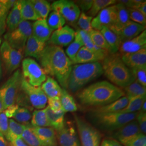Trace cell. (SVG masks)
Masks as SVG:
<instances>
[{
	"mask_svg": "<svg viewBox=\"0 0 146 146\" xmlns=\"http://www.w3.org/2000/svg\"><path fill=\"white\" fill-rule=\"evenodd\" d=\"M101 146H122L118 141L112 139H104L102 142Z\"/></svg>",
	"mask_w": 146,
	"mask_h": 146,
	"instance_id": "11a10c76",
	"label": "cell"
},
{
	"mask_svg": "<svg viewBox=\"0 0 146 146\" xmlns=\"http://www.w3.org/2000/svg\"><path fill=\"white\" fill-rule=\"evenodd\" d=\"M146 94L139 96L129 100L128 103L125 108L120 110L122 113H133L139 112L145 101H146Z\"/></svg>",
	"mask_w": 146,
	"mask_h": 146,
	"instance_id": "d590c367",
	"label": "cell"
},
{
	"mask_svg": "<svg viewBox=\"0 0 146 146\" xmlns=\"http://www.w3.org/2000/svg\"><path fill=\"white\" fill-rule=\"evenodd\" d=\"M141 133L140 129L136 120H133L117 130L114 137L120 144L126 146L127 143Z\"/></svg>",
	"mask_w": 146,
	"mask_h": 146,
	"instance_id": "5bb4252c",
	"label": "cell"
},
{
	"mask_svg": "<svg viewBox=\"0 0 146 146\" xmlns=\"http://www.w3.org/2000/svg\"><path fill=\"white\" fill-rule=\"evenodd\" d=\"M56 136L60 146H81L76 131L70 124L65 123L61 130L56 131Z\"/></svg>",
	"mask_w": 146,
	"mask_h": 146,
	"instance_id": "2e32d148",
	"label": "cell"
},
{
	"mask_svg": "<svg viewBox=\"0 0 146 146\" xmlns=\"http://www.w3.org/2000/svg\"><path fill=\"white\" fill-rule=\"evenodd\" d=\"M41 87L48 99L60 98L61 96L62 88L58 82L50 76L47 77L46 80L43 83Z\"/></svg>",
	"mask_w": 146,
	"mask_h": 146,
	"instance_id": "4316f807",
	"label": "cell"
},
{
	"mask_svg": "<svg viewBox=\"0 0 146 146\" xmlns=\"http://www.w3.org/2000/svg\"><path fill=\"white\" fill-rule=\"evenodd\" d=\"M104 74L100 62L76 64L72 66L67 89L72 93L78 92L86 84L99 78Z\"/></svg>",
	"mask_w": 146,
	"mask_h": 146,
	"instance_id": "277c9868",
	"label": "cell"
},
{
	"mask_svg": "<svg viewBox=\"0 0 146 146\" xmlns=\"http://www.w3.org/2000/svg\"><path fill=\"white\" fill-rule=\"evenodd\" d=\"M115 5L117 9V18L115 26L112 31L117 33L125 27L131 20L126 7L120 3H117Z\"/></svg>",
	"mask_w": 146,
	"mask_h": 146,
	"instance_id": "f1b7e54d",
	"label": "cell"
},
{
	"mask_svg": "<svg viewBox=\"0 0 146 146\" xmlns=\"http://www.w3.org/2000/svg\"><path fill=\"white\" fill-rule=\"evenodd\" d=\"M92 20L93 17L92 16L88 15L84 12H82L77 21V25L80 29L89 33L93 30L92 27Z\"/></svg>",
	"mask_w": 146,
	"mask_h": 146,
	"instance_id": "ee69618b",
	"label": "cell"
},
{
	"mask_svg": "<svg viewBox=\"0 0 146 146\" xmlns=\"http://www.w3.org/2000/svg\"><path fill=\"white\" fill-rule=\"evenodd\" d=\"M21 13L22 21L38 20L31 0H21Z\"/></svg>",
	"mask_w": 146,
	"mask_h": 146,
	"instance_id": "f546056e",
	"label": "cell"
},
{
	"mask_svg": "<svg viewBox=\"0 0 146 146\" xmlns=\"http://www.w3.org/2000/svg\"><path fill=\"white\" fill-rule=\"evenodd\" d=\"M32 25L29 21H22L14 30L5 34V41L13 48L23 52L28 39L32 35Z\"/></svg>",
	"mask_w": 146,
	"mask_h": 146,
	"instance_id": "52a82bcc",
	"label": "cell"
},
{
	"mask_svg": "<svg viewBox=\"0 0 146 146\" xmlns=\"http://www.w3.org/2000/svg\"><path fill=\"white\" fill-rule=\"evenodd\" d=\"M139 112L122 113H94L89 114L92 121L100 129L104 131H117L128 122L135 120Z\"/></svg>",
	"mask_w": 146,
	"mask_h": 146,
	"instance_id": "5b68a950",
	"label": "cell"
},
{
	"mask_svg": "<svg viewBox=\"0 0 146 146\" xmlns=\"http://www.w3.org/2000/svg\"><path fill=\"white\" fill-rule=\"evenodd\" d=\"M38 20H47L52 11L50 3L46 0H31Z\"/></svg>",
	"mask_w": 146,
	"mask_h": 146,
	"instance_id": "4dcf8cb0",
	"label": "cell"
},
{
	"mask_svg": "<svg viewBox=\"0 0 146 146\" xmlns=\"http://www.w3.org/2000/svg\"><path fill=\"white\" fill-rule=\"evenodd\" d=\"M46 113L50 127L53 128L56 132L61 130L66 123L64 120L65 113L62 111L58 113H55L48 106L46 107Z\"/></svg>",
	"mask_w": 146,
	"mask_h": 146,
	"instance_id": "83f0119b",
	"label": "cell"
},
{
	"mask_svg": "<svg viewBox=\"0 0 146 146\" xmlns=\"http://www.w3.org/2000/svg\"><path fill=\"white\" fill-rule=\"evenodd\" d=\"M145 30H146V27L131 21L125 27L116 33L119 35L121 43H122L137 36Z\"/></svg>",
	"mask_w": 146,
	"mask_h": 146,
	"instance_id": "44dd1931",
	"label": "cell"
},
{
	"mask_svg": "<svg viewBox=\"0 0 146 146\" xmlns=\"http://www.w3.org/2000/svg\"><path fill=\"white\" fill-rule=\"evenodd\" d=\"M146 48V31H142L137 36L121 43L119 51L122 55L128 53L135 52Z\"/></svg>",
	"mask_w": 146,
	"mask_h": 146,
	"instance_id": "e0dca14e",
	"label": "cell"
},
{
	"mask_svg": "<svg viewBox=\"0 0 146 146\" xmlns=\"http://www.w3.org/2000/svg\"><path fill=\"white\" fill-rule=\"evenodd\" d=\"M75 31L71 27L66 25L52 32L49 38L50 44L58 47H66L73 41Z\"/></svg>",
	"mask_w": 146,
	"mask_h": 146,
	"instance_id": "9a60e30c",
	"label": "cell"
},
{
	"mask_svg": "<svg viewBox=\"0 0 146 146\" xmlns=\"http://www.w3.org/2000/svg\"><path fill=\"white\" fill-rule=\"evenodd\" d=\"M88 34L91 40L96 47L107 50L110 53V46L107 44L104 39V37L100 31L93 29Z\"/></svg>",
	"mask_w": 146,
	"mask_h": 146,
	"instance_id": "b9f144b4",
	"label": "cell"
},
{
	"mask_svg": "<svg viewBox=\"0 0 146 146\" xmlns=\"http://www.w3.org/2000/svg\"><path fill=\"white\" fill-rule=\"evenodd\" d=\"M138 125L140 129L141 133L146 134V113L139 111L136 118Z\"/></svg>",
	"mask_w": 146,
	"mask_h": 146,
	"instance_id": "816d5d0a",
	"label": "cell"
},
{
	"mask_svg": "<svg viewBox=\"0 0 146 146\" xmlns=\"http://www.w3.org/2000/svg\"><path fill=\"white\" fill-rule=\"evenodd\" d=\"M128 98L124 96L110 104L104 106L96 107L91 110L92 113H110L120 111L125 108L128 103Z\"/></svg>",
	"mask_w": 146,
	"mask_h": 146,
	"instance_id": "cb8c5ba5",
	"label": "cell"
},
{
	"mask_svg": "<svg viewBox=\"0 0 146 146\" xmlns=\"http://www.w3.org/2000/svg\"><path fill=\"white\" fill-rule=\"evenodd\" d=\"M21 139L28 146H42L36 134L32 130L30 123L25 125Z\"/></svg>",
	"mask_w": 146,
	"mask_h": 146,
	"instance_id": "74e56055",
	"label": "cell"
},
{
	"mask_svg": "<svg viewBox=\"0 0 146 146\" xmlns=\"http://www.w3.org/2000/svg\"><path fill=\"white\" fill-rule=\"evenodd\" d=\"M74 117L81 146H100L101 134L99 131L81 117Z\"/></svg>",
	"mask_w": 146,
	"mask_h": 146,
	"instance_id": "9c48e42d",
	"label": "cell"
},
{
	"mask_svg": "<svg viewBox=\"0 0 146 146\" xmlns=\"http://www.w3.org/2000/svg\"><path fill=\"white\" fill-rule=\"evenodd\" d=\"M124 93L128 100L139 96L146 94V87L134 81L132 84L124 88Z\"/></svg>",
	"mask_w": 146,
	"mask_h": 146,
	"instance_id": "8d00e7d4",
	"label": "cell"
},
{
	"mask_svg": "<svg viewBox=\"0 0 146 146\" xmlns=\"http://www.w3.org/2000/svg\"><path fill=\"white\" fill-rule=\"evenodd\" d=\"M1 40L0 38V46H1Z\"/></svg>",
	"mask_w": 146,
	"mask_h": 146,
	"instance_id": "be15d7a7",
	"label": "cell"
},
{
	"mask_svg": "<svg viewBox=\"0 0 146 146\" xmlns=\"http://www.w3.org/2000/svg\"><path fill=\"white\" fill-rule=\"evenodd\" d=\"M52 10L58 12L69 23L77 22L81 14L80 9L74 2L68 0H58L51 5Z\"/></svg>",
	"mask_w": 146,
	"mask_h": 146,
	"instance_id": "7c38bea8",
	"label": "cell"
},
{
	"mask_svg": "<svg viewBox=\"0 0 146 146\" xmlns=\"http://www.w3.org/2000/svg\"><path fill=\"white\" fill-rule=\"evenodd\" d=\"M0 146H9L8 141L5 138L0 136Z\"/></svg>",
	"mask_w": 146,
	"mask_h": 146,
	"instance_id": "680465c9",
	"label": "cell"
},
{
	"mask_svg": "<svg viewBox=\"0 0 146 146\" xmlns=\"http://www.w3.org/2000/svg\"><path fill=\"white\" fill-rule=\"evenodd\" d=\"M60 99L63 111L64 113L75 112L78 110V106L74 98L66 89L62 88Z\"/></svg>",
	"mask_w": 146,
	"mask_h": 146,
	"instance_id": "1f68e13d",
	"label": "cell"
},
{
	"mask_svg": "<svg viewBox=\"0 0 146 146\" xmlns=\"http://www.w3.org/2000/svg\"><path fill=\"white\" fill-rule=\"evenodd\" d=\"M22 76L23 79L33 87L41 86L47 79V74L41 66L31 58L22 61Z\"/></svg>",
	"mask_w": 146,
	"mask_h": 146,
	"instance_id": "ba28073f",
	"label": "cell"
},
{
	"mask_svg": "<svg viewBox=\"0 0 146 146\" xmlns=\"http://www.w3.org/2000/svg\"></svg>",
	"mask_w": 146,
	"mask_h": 146,
	"instance_id": "e7e4bbea",
	"label": "cell"
},
{
	"mask_svg": "<svg viewBox=\"0 0 146 146\" xmlns=\"http://www.w3.org/2000/svg\"><path fill=\"white\" fill-rule=\"evenodd\" d=\"M21 90L26 96L30 104L37 110H42L46 108L48 98L42 90L41 86L35 87L22 80L21 86Z\"/></svg>",
	"mask_w": 146,
	"mask_h": 146,
	"instance_id": "8fae6325",
	"label": "cell"
},
{
	"mask_svg": "<svg viewBox=\"0 0 146 146\" xmlns=\"http://www.w3.org/2000/svg\"><path fill=\"white\" fill-rule=\"evenodd\" d=\"M37 60L46 74L56 78L63 88L67 89L73 63L61 47L46 46Z\"/></svg>",
	"mask_w": 146,
	"mask_h": 146,
	"instance_id": "6da1fadb",
	"label": "cell"
},
{
	"mask_svg": "<svg viewBox=\"0 0 146 146\" xmlns=\"http://www.w3.org/2000/svg\"><path fill=\"white\" fill-rule=\"evenodd\" d=\"M117 18L116 5H111L100 11L92 21L93 29L100 31L103 27L112 30L115 26Z\"/></svg>",
	"mask_w": 146,
	"mask_h": 146,
	"instance_id": "4fadbf2b",
	"label": "cell"
},
{
	"mask_svg": "<svg viewBox=\"0 0 146 146\" xmlns=\"http://www.w3.org/2000/svg\"><path fill=\"white\" fill-rule=\"evenodd\" d=\"M130 20L136 23L146 27V16L143 15L140 11L131 8H127Z\"/></svg>",
	"mask_w": 146,
	"mask_h": 146,
	"instance_id": "bcb514c9",
	"label": "cell"
},
{
	"mask_svg": "<svg viewBox=\"0 0 146 146\" xmlns=\"http://www.w3.org/2000/svg\"><path fill=\"white\" fill-rule=\"evenodd\" d=\"M52 32L47 20H38L32 25V35L41 42L46 43L48 41Z\"/></svg>",
	"mask_w": 146,
	"mask_h": 146,
	"instance_id": "7402d4cb",
	"label": "cell"
},
{
	"mask_svg": "<svg viewBox=\"0 0 146 146\" xmlns=\"http://www.w3.org/2000/svg\"><path fill=\"white\" fill-rule=\"evenodd\" d=\"M48 107L50 109L52 112L55 113H58L62 111V106L59 98H48Z\"/></svg>",
	"mask_w": 146,
	"mask_h": 146,
	"instance_id": "681fc988",
	"label": "cell"
},
{
	"mask_svg": "<svg viewBox=\"0 0 146 146\" xmlns=\"http://www.w3.org/2000/svg\"><path fill=\"white\" fill-rule=\"evenodd\" d=\"M42 146H58L56 132L51 127H37L31 125Z\"/></svg>",
	"mask_w": 146,
	"mask_h": 146,
	"instance_id": "d6986e66",
	"label": "cell"
},
{
	"mask_svg": "<svg viewBox=\"0 0 146 146\" xmlns=\"http://www.w3.org/2000/svg\"><path fill=\"white\" fill-rule=\"evenodd\" d=\"M101 64L106 77L120 88H125L135 81L131 69L125 66L121 55L117 52L110 53Z\"/></svg>",
	"mask_w": 146,
	"mask_h": 146,
	"instance_id": "3957f363",
	"label": "cell"
},
{
	"mask_svg": "<svg viewBox=\"0 0 146 146\" xmlns=\"http://www.w3.org/2000/svg\"><path fill=\"white\" fill-rule=\"evenodd\" d=\"M0 57L6 72L11 74L19 67L23 54L22 51L13 48L4 41L0 46Z\"/></svg>",
	"mask_w": 146,
	"mask_h": 146,
	"instance_id": "30bf717a",
	"label": "cell"
},
{
	"mask_svg": "<svg viewBox=\"0 0 146 146\" xmlns=\"http://www.w3.org/2000/svg\"><path fill=\"white\" fill-rule=\"evenodd\" d=\"M31 112L28 108L25 107H20L16 110L15 113L12 118L19 123L23 125L29 124L31 119Z\"/></svg>",
	"mask_w": 146,
	"mask_h": 146,
	"instance_id": "ab89813d",
	"label": "cell"
},
{
	"mask_svg": "<svg viewBox=\"0 0 146 146\" xmlns=\"http://www.w3.org/2000/svg\"><path fill=\"white\" fill-rule=\"evenodd\" d=\"M110 52H95L82 47L77 53L73 64H84L88 63L100 62L106 58Z\"/></svg>",
	"mask_w": 146,
	"mask_h": 146,
	"instance_id": "ac0fdd59",
	"label": "cell"
},
{
	"mask_svg": "<svg viewBox=\"0 0 146 146\" xmlns=\"http://www.w3.org/2000/svg\"><path fill=\"white\" fill-rule=\"evenodd\" d=\"M77 31H78L80 36L81 37V39H82V42L84 43V47L87 48L90 50L93 51L95 52H108L107 50L100 49L99 48L96 47L94 44V43L92 41V40H91L88 33L83 31H82L80 29H78Z\"/></svg>",
	"mask_w": 146,
	"mask_h": 146,
	"instance_id": "7bdbcfd3",
	"label": "cell"
},
{
	"mask_svg": "<svg viewBox=\"0 0 146 146\" xmlns=\"http://www.w3.org/2000/svg\"><path fill=\"white\" fill-rule=\"evenodd\" d=\"M131 70L135 80L146 87V67L133 68Z\"/></svg>",
	"mask_w": 146,
	"mask_h": 146,
	"instance_id": "f6af8a7d",
	"label": "cell"
},
{
	"mask_svg": "<svg viewBox=\"0 0 146 146\" xmlns=\"http://www.w3.org/2000/svg\"><path fill=\"white\" fill-rule=\"evenodd\" d=\"M116 2L117 1L115 0H93L92 6L88 11L87 15L93 17L97 15L100 11L108 7L114 5Z\"/></svg>",
	"mask_w": 146,
	"mask_h": 146,
	"instance_id": "f35d334b",
	"label": "cell"
},
{
	"mask_svg": "<svg viewBox=\"0 0 146 146\" xmlns=\"http://www.w3.org/2000/svg\"><path fill=\"white\" fill-rule=\"evenodd\" d=\"M3 2L6 5L7 8L9 11L12 9V8L15 5L17 1H13V0H3Z\"/></svg>",
	"mask_w": 146,
	"mask_h": 146,
	"instance_id": "6f0895ef",
	"label": "cell"
},
{
	"mask_svg": "<svg viewBox=\"0 0 146 146\" xmlns=\"http://www.w3.org/2000/svg\"><path fill=\"white\" fill-rule=\"evenodd\" d=\"M8 142L9 146H28L21 138H17L13 141Z\"/></svg>",
	"mask_w": 146,
	"mask_h": 146,
	"instance_id": "9f6ffc18",
	"label": "cell"
},
{
	"mask_svg": "<svg viewBox=\"0 0 146 146\" xmlns=\"http://www.w3.org/2000/svg\"><path fill=\"white\" fill-rule=\"evenodd\" d=\"M4 110H5V109H4L3 105L2 102V101H1V99H0V114H1L2 112H3Z\"/></svg>",
	"mask_w": 146,
	"mask_h": 146,
	"instance_id": "94428289",
	"label": "cell"
},
{
	"mask_svg": "<svg viewBox=\"0 0 146 146\" xmlns=\"http://www.w3.org/2000/svg\"><path fill=\"white\" fill-rule=\"evenodd\" d=\"M84 46V43L78 31H75L74 40L69 44L66 51V54L69 58V60L72 62L73 64L77 53L78 52L79 50Z\"/></svg>",
	"mask_w": 146,
	"mask_h": 146,
	"instance_id": "836d02e7",
	"label": "cell"
},
{
	"mask_svg": "<svg viewBox=\"0 0 146 146\" xmlns=\"http://www.w3.org/2000/svg\"><path fill=\"white\" fill-rule=\"evenodd\" d=\"M124 96L122 89L107 81L92 84L76 94L82 105L95 108L110 104Z\"/></svg>",
	"mask_w": 146,
	"mask_h": 146,
	"instance_id": "7a4b0ae2",
	"label": "cell"
},
{
	"mask_svg": "<svg viewBox=\"0 0 146 146\" xmlns=\"http://www.w3.org/2000/svg\"><path fill=\"white\" fill-rule=\"evenodd\" d=\"M46 47V43L41 42L31 35L29 37L25 47V56L33 57L38 59Z\"/></svg>",
	"mask_w": 146,
	"mask_h": 146,
	"instance_id": "603a6c76",
	"label": "cell"
},
{
	"mask_svg": "<svg viewBox=\"0 0 146 146\" xmlns=\"http://www.w3.org/2000/svg\"><path fill=\"white\" fill-rule=\"evenodd\" d=\"M146 136L145 134L140 133L136 136L130 142H129L126 146H146Z\"/></svg>",
	"mask_w": 146,
	"mask_h": 146,
	"instance_id": "f907efd6",
	"label": "cell"
},
{
	"mask_svg": "<svg viewBox=\"0 0 146 146\" xmlns=\"http://www.w3.org/2000/svg\"><path fill=\"white\" fill-rule=\"evenodd\" d=\"M2 76V68H1V60H0V78Z\"/></svg>",
	"mask_w": 146,
	"mask_h": 146,
	"instance_id": "6125c7cd",
	"label": "cell"
},
{
	"mask_svg": "<svg viewBox=\"0 0 146 146\" xmlns=\"http://www.w3.org/2000/svg\"><path fill=\"white\" fill-rule=\"evenodd\" d=\"M19 107V106L18 104H15L12 105L10 107L6 108L4 112L5 113V115L8 118H12L13 116L15 113L16 110H17V108Z\"/></svg>",
	"mask_w": 146,
	"mask_h": 146,
	"instance_id": "db71d44e",
	"label": "cell"
},
{
	"mask_svg": "<svg viewBox=\"0 0 146 146\" xmlns=\"http://www.w3.org/2000/svg\"><path fill=\"white\" fill-rule=\"evenodd\" d=\"M22 80L23 76L20 70H16L0 87V99L5 110L16 104L17 96L21 90Z\"/></svg>",
	"mask_w": 146,
	"mask_h": 146,
	"instance_id": "8992f818",
	"label": "cell"
},
{
	"mask_svg": "<svg viewBox=\"0 0 146 146\" xmlns=\"http://www.w3.org/2000/svg\"><path fill=\"white\" fill-rule=\"evenodd\" d=\"M31 125L37 127H50L47 118L46 107L34 110L31 119Z\"/></svg>",
	"mask_w": 146,
	"mask_h": 146,
	"instance_id": "e575fe53",
	"label": "cell"
},
{
	"mask_svg": "<svg viewBox=\"0 0 146 146\" xmlns=\"http://www.w3.org/2000/svg\"><path fill=\"white\" fill-rule=\"evenodd\" d=\"M21 0L17 1L15 5L9 12L6 20V26L9 31H13L18 26L22 19L21 17Z\"/></svg>",
	"mask_w": 146,
	"mask_h": 146,
	"instance_id": "d4e9b609",
	"label": "cell"
},
{
	"mask_svg": "<svg viewBox=\"0 0 146 146\" xmlns=\"http://www.w3.org/2000/svg\"><path fill=\"white\" fill-rule=\"evenodd\" d=\"M9 11L3 0H0V35H2L6 29V20Z\"/></svg>",
	"mask_w": 146,
	"mask_h": 146,
	"instance_id": "7dc6e473",
	"label": "cell"
},
{
	"mask_svg": "<svg viewBox=\"0 0 146 146\" xmlns=\"http://www.w3.org/2000/svg\"><path fill=\"white\" fill-rule=\"evenodd\" d=\"M100 31L102 33L105 40L110 46V54L117 52L121 44L119 35L115 32L106 27H103Z\"/></svg>",
	"mask_w": 146,
	"mask_h": 146,
	"instance_id": "484cf974",
	"label": "cell"
},
{
	"mask_svg": "<svg viewBox=\"0 0 146 146\" xmlns=\"http://www.w3.org/2000/svg\"><path fill=\"white\" fill-rule=\"evenodd\" d=\"M125 66L131 69L146 67V48L138 52L121 55Z\"/></svg>",
	"mask_w": 146,
	"mask_h": 146,
	"instance_id": "ffe728a7",
	"label": "cell"
},
{
	"mask_svg": "<svg viewBox=\"0 0 146 146\" xmlns=\"http://www.w3.org/2000/svg\"><path fill=\"white\" fill-rule=\"evenodd\" d=\"M8 125L9 120L3 111L0 114V136L5 139L8 131Z\"/></svg>",
	"mask_w": 146,
	"mask_h": 146,
	"instance_id": "c3c4849f",
	"label": "cell"
},
{
	"mask_svg": "<svg viewBox=\"0 0 146 146\" xmlns=\"http://www.w3.org/2000/svg\"><path fill=\"white\" fill-rule=\"evenodd\" d=\"M47 23L52 31L64 26L66 20L58 12L52 11L48 16Z\"/></svg>",
	"mask_w": 146,
	"mask_h": 146,
	"instance_id": "60d3db41",
	"label": "cell"
},
{
	"mask_svg": "<svg viewBox=\"0 0 146 146\" xmlns=\"http://www.w3.org/2000/svg\"><path fill=\"white\" fill-rule=\"evenodd\" d=\"M25 125L18 123L14 119L9 120L8 131L5 140L8 142H11L17 138H21Z\"/></svg>",
	"mask_w": 146,
	"mask_h": 146,
	"instance_id": "d6a6232c",
	"label": "cell"
},
{
	"mask_svg": "<svg viewBox=\"0 0 146 146\" xmlns=\"http://www.w3.org/2000/svg\"><path fill=\"white\" fill-rule=\"evenodd\" d=\"M93 0H81L75 1L74 3L77 5L79 9L84 11H88L93 5Z\"/></svg>",
	"mask_w": 146,
	"mask_h": 146,
	"instance_id": "f5cc1de1",
	"label": "cell"
},
{
	"mask_svg": "<svg viewBox=\"0 0 146 146\" xmlns=\"http://www.w3.org/2000/svg\"><path fill=\"white\" fill-rule=\"evenodd\" d=\"M142 113H146V101L144 102V103L142 104L141 107V110L139 111Z\"/></svg>",
	"mask_w": 146,
	"mask_h": 146,
	"instance_id": "91938a15",
	"label": "cell"
}]
</instances>
